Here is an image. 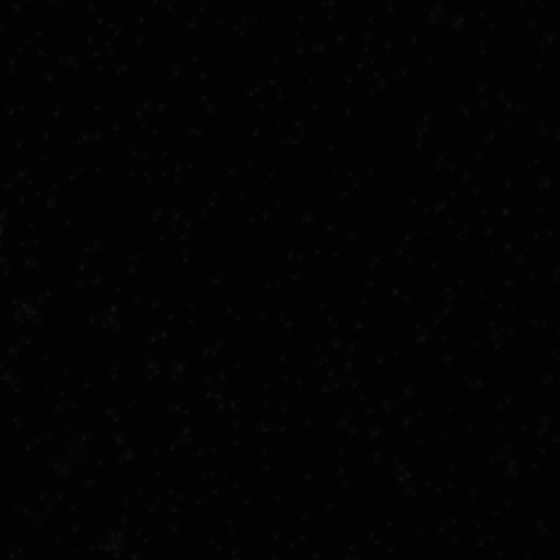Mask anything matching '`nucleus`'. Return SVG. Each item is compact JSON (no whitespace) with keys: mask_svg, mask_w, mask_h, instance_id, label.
<instances>
[]
</instances>
